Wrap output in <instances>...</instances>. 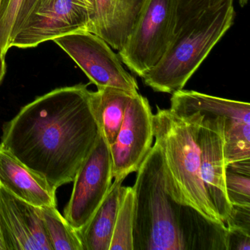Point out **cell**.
I'll list each match as a JSON object with an SVG mask.
<instances>
[{
	"label": "cell",
	"instance_id": "obj_1",
	"mask_svg": "<svg viewBox=\"0 0 250 250\" xmlns=\"http://www.w3.org/2000/svg\"><path fill=\"white\" fill-rule=\"evenodd\" d=\"M87 86L39 96L2 125L1 145L55 190L74 181L101 132Z\"/></svg>",
	"mask_w": 250,
	"mask_h": 250
},
{
	"label": "cell",
	"instance_id": "obj_2",
	"mask_svg": "<svg viewBox=\"0 0 250 250\" xmlns=\"http://www.w3.org/2000/svg\"><path fill=\"white\" fill-rule=\"evenodd\" d=\"M137 172L134 250H194L203 216L167 192L156 143Z\"/></svg>",
	"mask_w": 250,
	"mask_h": 250
},
{
	"label": "cell",
	"instance_id": "obj_3",
	"mask_svg": "<svg viewBox=\"0 0 250 250\" xmlns=\"http://www.w3.org/2000/svg\"><path fill=\"white\" fill-rule=\"evenodd\" d=\"M200 115L199 111L178 114L159 107L153 115V135L162 157L165 188L175 203L191 207L211 222L224 224L202 179L197 140Z\"/></svg>",
	"mask_w": 250,
	"mask_h": 250
},
{
	"label": "cell",
	"instance_id": "obj_4",
	"mask_svg": "<svg viewBox=\"0 0 250 250\" xmlns=\"http://www.w3.org/2000/svg\"><path fill=\"white\" fill-rule=\"evenodd\" d=\"M233 0L205 13L175 33L159 63L142 76L154 91L172 93L183 90L215 45L233 24Z\"/></svg>",
	"mask_w": 250,
	"mask_h": 250
},
{
	"label": "cell",
	"instance_id": "obj_5",
	"mask_svg": "<svg viewBox=\"0 0 250 250\" xmlns=\"http://www.w3.org/2000/svg\"><path fill=\"white\" fill-rule=\"evenodd\" d=\"M177 0H146L118 57L140 77L154 68L169 48L176 25Z\"/></svg>",
	"mask_w": 250,
	"mask_h": 250
},
{
	"label": "cell",
	"instance_id": "obj_6",
	"mask_svg": "<svg viewBox=\"0 0 250 250\" xmlns=\"http://www.w3.org/2000/svg\"><path fill=\"white\" fill-rule=\"evenodd\" d=\"M94 18L87 0H37L10 47L30 49L77 32L93 33Z\"/></svg>",
	"mask_w": 250,
	"mask_h": 250
},
{
	"label": "cell",
	"instance_id": "obj_7",
	"mask_svg": "<svg viewBox=\"0 0 250 250\" xmlns=\"http://www.w3.org/2000/svg\"><path fill=\"white\" fill-rule=\"evenodd\" d=\"M55 42L83 70L97 88L115 87L139 93L134 77L121 63L118 55L103 39L89 31L57 38Z\"/></svg>",
	"mask_w": 250,
	"mask_h": 250
},
{
	"label": "cell",
	"instance_id": "obj_8",
	"mask_svg": "<svg viewBox=\"0 0 250 250\" xmlns=\"http://www.w3.org/2000/svg\"><path fill=\"white\" fill-rule=\"evenodd\" d=\"M112 162L110 147L100 132L76 174L72 193L64 209V217L77 230L89 222L106 197L114 178Z\"/></svg>",
	"mask_w": 250,
	"mask_h": 250
},
{
	"label": "cell",
	"instance_id": "obj_9",
	"mask_svg": "<svg viewBox=\"0 0 250 250\" xmlns=\"http://www.w3.org/2000/svg\"><path fill=\"white\" fill-rule=\"evenodd\" d=\"M153 114L148 100L140 93L130 99L122 125L110 147L113 178L137 172L153 145Z\"/></svg>",
	"mask_w": 250,
	"mask_h": 250
},
{
	"label": "cell",
	"instance_id": "obj_10",
	"mask_svg": "<svg viewBox=\"0 0 250 250\" xmlns=\"http://www.w3.org/2000/svg\"><path fill=\"white\" fill-rule=\"evenodd\" d=\"M201 113L197 133L202 179L216 213L225 224L232 210L227 194L225 153V118Z\"/></svg>",
	"mask_w": 250,
	"mask_h": 250
},
{
	"label": "cell",
	"instance_id": "obj_11",
	"mask_svg": "<svg viewBox=\"0 0 250 250\" xmlns=\"http://www.w3.org/2000/svg\"><path fill=\"white\" fill-rule=\"evenodd\" d=\"M0 223L8 250H52L39 208L1 186Z\"/></svg>",
	"mask_w": 250,
	"mask_h": 250
},
{
	"label": "cell",
	"instance_id": "obj_12",
	"mask_svg": "<svg viewBox=\"0 0 250 250\" xmlns=\"http://www.w3.org/2000/svg\"><path fill=\"white\" fill-rule=\"evenodd\" d=\"M0 186L38 208L57 206L56 191L45 178L27 167L0 143Z\"/></svg>",
	"mask_w": 250,
	"mask_h": 250
},
{
	"label": "cell",
	"instance_id": "obj_13",
	"mask_svg": "<svg viewBox=\"0 0 250 250\" xmlns=\"http://www.w3.org/2000/svg\"><path fill=\"white\" fill-rule=\"evenodd\" d=\"M125 178H115L94 214L83 228L77 230L83 250H109L118 209L125 190L123 182Z\"/></svg>",
	"mask_w": 250,
	"mask_h": 250
},
{
	"label": "cell",
	"instance_id": "obj_14",
	"mask_svg": "<svg viewBox=\"0 0 250 250\" xmlns=\"http://www.w3.org/2000/svg\"><path fill=\"white\" fill-rule=\"evenodd\" d=\"M134 94L115 87H103L92 91L93 112L101 132L109 146H112L116 139L127 105Z\"/></svg>",
	"mask_w": 250,
	"mask_h": 250
},
{
	"label": "cell",
	"instance_id": "obj_15",
	"mask_svg": "<svg viewBox=\"0 0 250 250\" xmlns=\"http://www.w3.org/2000/svg\"><path fill=\"white\" fill-rule=\"evenodd\" d=\"M39 209L52 250H83L77 229L68 223L56 206Z\"/></svg>",
	"mask_w": 250,
	"mask_h": 250
},
{
	"label": "cell",
	"instance_id": "obj_16",
	"mask_svg": "<svg viewBox=\"0 0 250 250\" xmlns=\"http://www.w3.org/2000/svg\"><path fill=\"white\" fill-rule=\"evenodd\" d=\"M136 198L133 187H125L109 250H134Z\"/></svg>",
	"mask_w": 250,
	"mask_h": 250
},
{
	"label": "cell",
	"instance_id": "obj_17",
	"mask_svg": "<svg viewBox=\"0 0 250 250\" xmlns=\"http://www.w3.org/2000/svg\"><path fill=\"white\" fill-rule=\"evenodd\" d=\"M227 0H177L175 34L205 13L222 5Z\"/></svg>",
	"mask_w": 250,
	"mask_h": 250
},
{
	"label": "cell",
	"instance_id": "obj_18",
	"mask_svg": "<svg viewBox=\"0 0 250 250\" xmlns=\"http://www.w3.org/2000/svg\"><path fill=\"white\" fill-rule=\"evenodd\" d=\"M225 184L228 199L232 206H250V175L227 168Z\"/></svg>",
	"mask_w": 250,
	"mask_h": 250
},
{
	"label": "cell",
	"instance_id": "obj_19",
	"mask_svg": "<svg viewBox=\"0 0 250 250\" xmlns=\"http://www.w3.org/2000/svg\"><path fill=\"white\" fill-rule=\"evenodd\" d=\"M225 225L227 229H238L250 234V206H232Z\"/></svg>",
	"mask_w": 250,
	"mask_h": 250
},
{
	"label": "cell",
	"instance_id": "obj_20",
	"mask_svg": "<svg viewBox=\"0 0 250 250\" xmlns=\"http://www.w3.org/2000/svg\"><path fill=\"white\" fill-rule=\"evenodd\" d=\"M228 250H250V234L238 229H227Z\"/></svg>",
	"mask_w": 250,
	"mask_h": 250
},
{
	"label": "cell",
	"instance_id": "obj_21",
	"mask_svg": "<svg viewBox=\"0 0 250 250\" xmlns=\"http://www.w3.org/2000/svg\"><path fill=\"white\" fill-rule=\"evenodd\" d=\"M36 1H37V0H24V1H23L22 5H21L20 12H19L18 17H17V21H16L13 39H14V36H16L17 32H18L19 29L21 27V24L24 22L26 17H27L29 13L31 11Z\"/></svg>",
	"mask_w": 250,
	"mask_h": 250
},
{
	"label": "cell",
	"instance_id": "obj_22",
	"mask_svg": "<svg viewBox=\"0 0 250 250\" xmlns=\"http://www.w3.org/2000/svg\"><path fill=\"white\" fill-rule=\"evenodd\" d=\"M2 0H0V5H1ZM7 65L5 59L0 57V84H2L5 78V74H6Z\"/></svg>",
	"mask_w": 250,
	"mask_h": 250
},
{
	"label": "cell",
	"instance_id": "obj_23",
	"mask_svg": "<svg viewBox=\"0 0 250 250\" xmlns=\"http://www.w3.org/2000/svg\"><path fill=\"white\" fill-rule=\"evenodd\" d=\"M0 250H8L1 223H0Z\"/></svg>",
	"mask_w": 250,
	"mask_h": 250
},
{
	"label": "cell",
	"instance_id": "obj_24",
	"mask_svg": "<svg viewBox=\"0 0 250 250\" xmlns=\"http://www.w3.org/2000/svg\"><path fill=\"white\" fill-rule=\"evenodd\" d=\"M249 0H239L240 5L241 7H244L247 5Z\"/></svg>",
	"mask_w": 250,
	"mask_h": 250
}]
</instances>
